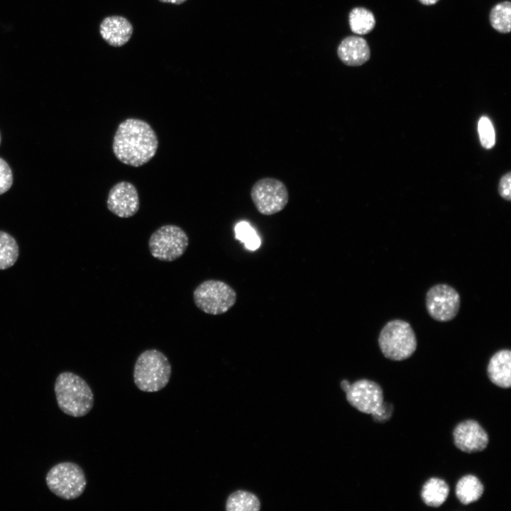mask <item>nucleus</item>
<instances>
[{
	"label": "nucleus",
	"instance_id": "1",
	"mask_svg": "<svg viewBox=\"0 0 511 511\" xmlns=\"http://www.w3.org/2000/svg\"><path fill=\"white\" fill-rule=\"evenodd\" d=\"M158 147V136L151 126L135 118L119 123L112 144L114 154L120 162L136 167L149 162Z\"/></svg>",
	"mask_w": 511,
	"mask_h": 511
},
{
	"label": "nucleus",
	"instance_id": "2",
	"mask_svg": "<svg viewBox=\"0 0 511 511\" xmlns=\"http://www.w3.org/2000/svg\"><path fill=\"white\" fill-rule=\"evenodd\" d=\"M54 391L60 410L69 416L84 417L93 407L94 394L91 388L82 378L72 372L59 374Z\"/></svg>",
	"mask_w": 511,
	"mask_h": 511
},
{
	"label": "nucleus",
	"instance_id": "3",
	"mask_svg": "<svg viewBox=\"0 0 511 511\" xmlns=\"http://www.w3.org/2000/svg\"><path fill=\"white\" fill-rule=\"evenodd\" d=\"M171 372V365L165 354L157 349H148L136 359L133 380L140 390L158 392L167 385Z\"/></svg>",
	"mask_w": 511,
	"mask_h": 511
},
{
	"label": "nucleus",
	"instance_id": "4",
	"mask_svg": "<svg viewBox=\"0 0 511 511\" xmlns=\"http://www.w3.org/2000/svg\"><path fill=\"white\" fill-rule=\"evenodd\" d=\"M378 344L385 358L397 361L410 358L417 348V339L411 325L401 319L391 320L383 326Z\"/></svg>",
	"mask_w": 511,
	"mask_h": 511
},
{
	"label": "nucleus",
	"instance_id": "5",
	"mask_svg": "<svg viewBox=\"0 0 511 511\" xmlns=\"http://www.w3.org/2000/svg\"><path fill=\"white\" fill-rule=\"evenodd\" d=\"M48 489L57 497L71 500L84 493L87 480L83 469L73 462H62L55 465L45 476Z\"/></svg>",
	"mask_w": 511,
	"mask_h": 511
},
{
	"label": "nucleus",
	"instance_id": "6",
	"mask_svg": "<svg viewBox=\"0 0 511 511\" xmlns=\"http://www.w3.org/2000/svg\"><path fill=\"white\" fill-rule=\"evenodd\" d=\"M193 300L196 307L204 313L219 315L227 312L235 304L236 292L223 281L208 280L194 289Z\"/></svg>",
	"mask_w": 511,
	"mask_h": 511
},
{
	"label": "nucleus",
	"instance_id": "7",
	"mask_svg": "<svg viewBox=\"0 0 511 511\" xmlns=\"http://www.w3.org/2000/svg\"><path fill=\"white\" fill-rule=\"evenodd\" d=\"M189 244L185 231L176 225H164L150 236L148 248L150 254L161 261H173L180 258Z\"/></svg>",
	"mask_w": 511,
	"mask_h": 511
},
{
	"label": "nucleus",
	"instance_id": "8",
	"mask_svg": "<svg viewBox=\"0 0 511 511\" xmlns=\"http://www.w3.org/2000/svg\"><path fill=\"white\" fill-rule=\"evenodd\" d=\"M251 197L260 214L270 216L281 211L286 207L289 193L281 180L273 177H264L253 184Z\"/></svg>",
	"mask_w": 511,
	"mask_h": 511
},
{
	"label": "nucleus",
	"instance_id": "9",
	"mask_svg": "<svg viewBox=\"0 0 511 511\" xmlns=\"http://www.w3.org/2000/svg\"><path fill=\"white\" fill-rule=\"evenodd\" d=\"M426 307L429 314L434 320L451 321L455 318L459 310V294L449 285H434L427 293Z\"/></svg>",
	"mask_w": 511,
	"mask_h": 511
},
{
	"label": "nucleus",
	"instance_id": "10",
	"mask_svg": "<svg viewBox=\"0 0 511 511\" xmlns=\"http://www.w3.org/2000/svg\"><path fill=\"white\" fill-rule=\"evenodd\" d=\"M346 394L351 405L368 414L373 413L383 402L381 387L375 382L366 379L353 383Z\"/></svg>",
	"mask_w": 511,
	"mask_h": 511
},
{
	"label": "nucleus",
	"instance_id": "11",
	"mask_svg": "<svg viewBox=\"0 0 511 511\" xmlns=\"http://www.w3.org/2000/svg\"><path fill=\"white\" fill-rule=\"evenodd\" d=\"M109 210L121 218H129L135 215L140 206L138 191L131 182L121 181L109 190L107 200Z\"/></svg>",
	"mask_w": 511,
	"mask_h": 511
},
{
	"label": "nucleus",
	"instance_id": "12",
	"mask_svg": "<svg viewBox=\"0 0 511 511\" xmlns=\"http://www.w3.org/2000/svg\"><path fill=\"white\" fill-rule=\"evenodd\" d=\"M455 446L466 453L483 451L488 444V435L475 420L468 419L456 425L454 432Z\"/></svg>",
	"mask_w": 511,
	"mask_h": 511
},
{
	"label": "nucleus",
	"instance_id": "13",
	"mask_svg": "<svg viewBox=\"0 0 511 511\" xmlns=\"http://www.w3.org/2000/svg\"><path fill=\"white\" fill-rule=\"evenodd\" d=\"M99 32L110 45L120 47L126 44L133 33L131 23L124 17L112 16L105 18L100 24Z\"/></svg>",
	"mask_w": 511,
	"mask_h": 511
},
{
	"label": "nucleus",
	"instance_id": "14",
	"mask_svg": "<svg viewBox=\"0 0 511 511\" xmlns=\"http://www.w3.org/2000/svg\"><path fill=\"white\" fill-rule=\"evenodd\" d=\"M337 54L344 64L348 66H360L370 59V51L364 38L351 35L341 42Z\"/></svg>",
	"mask_w": 511,
	"mask_h": 511
},
{
	"label": "nucleus",
	"instance_id": "15",
	"mask_svg": "<svg viewBox=\"0 0 511 511\" xmlns=\"http://www.w3.org/2000/svg\"><path fill=\"white\" fill-rule=\"evenodd\" d=\"M488 376L495 385L509 388L511 386V351L502 349L490 359L487 368Z\"/></svg>",
	"mask_w": 511,
	"mask_h": 511
},
{
	"label": "nucleus",
	"instance_id": "16",
	"mask_svg": "<svg viewBox=\"0 0 511 511\" xmlns=\"http://www.w3.org/2000/svg\"><path fill=\"white\" fill-rule=\"evenodd\" d=\"M449 493V485L444 480L437 478H432L422 486L421 498L427 505L437 507L446 501Z\"/></svg>",
	"mask_w": 511,
	"mask_h": 511
},
{
	"label": "nucleus",
	"instance_id": "17",
	"mask_svg": "<svg viewBox=\"0 0 511 511\" xmlns=\"http://www.w3.org/2000/svg\"><path fill=\"white\" fill-rule=\"evenodd\" d=\"M484 488L479 479L472 475L462 477L456 485V495L463 505L477 501L483 495Z\"/></svg>",
	"mask_w": 511,
	"mask_h": 511
},
{
	"label": "nucleus",
	"instance_id": "18",
	"mask_svg": "<svg viewBox=\"0 0 511 511\" xmlns=\"http://www.w3.org/2000/svg\"><path fill=\"white\" fill-rule=\"evenodd\" d=\"M260 503L253 493L238 490L232 493L226 502V511H258Z\"/></svg>",
	"mask_w": 511,
	"mask_h": 511
},
{
	"label": "nucleus",
	"instance_id": "19",
	"mask_svg": "<svg viewBox=\"0 0 511 511\" xmlns=\"http://www.w3.org/2000/svg\"><path fill=\"white\" fill-rule=\"evenodd\" d=\"M348 22L351 31L358 35L370 33L375 26L373 13L363 7L353 9L348 16Z\"/></svg>",
	"mask_w": 511,
	"mask_h": 511
},
{
	"label": "nucleus",
	"instance_id": "20",
	"mask_svg": "<svg viewBox=\"0 0 511 511\" xmlns=\"http://www.w3.org/2000/svg\"><path fill=\"white\" fill-rule=\"evenodd\" d=\"M489 20L491 26L501 33L511 30V3L505 1L495 4L490 10Z\"/></svg>",
	"mask_w": 511,
	"mask_h": 511
},
{
	"label": "nucleus",
	"instance_id": "21",
	"mask_svg": "<svg viewBox=\"0 0 511 511\" xmlns=\"http://www.w3.org/2000/svg\"><path fill=\"white\" fill-rule=\"evenodd\" d=\"M19 254V248L15 238L9 233L0 231V270L13 266Z\"/></svg>",
	"mask_w": 511,
	"mask_h": 511
},
{
	"label": "nucleus",
	"instance_id": "22",
	"mask_svg": "<svg viewBox=\"0 0 511 511\" xmlns=\"http://www.w3.org/2000/svg\"><path fill=\"white\" fill-rule=\"evenodd\" d=\"M236 238L244 243L245 247L255 251L260 246V239L256 231L246 221H241L235 226Z\"/></svg>",
	"mask_w": 511,
	"mask_h": 511
},
{
	"label": "nucleus",
	"instance_id": "23",
	"mask_svg": "<svg viewBox=\"0 0 511 511\" xmlns=\"http://www.w3.org/2000/svg\"><path fill=\"white\" fill-rule=\"evenodd\" d=\"M478 130L482 146L487 149L493 147L495 143V134L493 124L488 117L483 116L479 119Z\"/></svg>",
	"mask_w": 511,
	"mask_h": 511
},
{
	"label": "nucleus",
	"instance_id": "24",
	"mask_svg": "<svg viewBox=\"0 0 511 511\" xmlns=\"http://www.w3.org/2000/svg\"><path fill=\"white\" fill-rule=\"evenodd\" d=\"M13 184L12 171L8 163L0 158V195L7 192Z\"/></svg>",
	"mask_w": 511,
	"mask_h": 511
},
{
	"label": "nucleus",
	"instance_id": "25",
	"mask_svg": "<svg viewBox=\"0 0 511 511\" xmlns=\"http://www.w3.org/2000/svg\"><path fill=\"white\" fill-rule=\"evenodd\" d=\"M393 412V405L390 402H383L382 405L371 414L373 419L377 422H385L390 419Z\"/></svg>",
	"mask_w": 511,
	"mask_h": 511
},
{
	"label": "nucleus",
	"instance_id": "26",
	"mask_svg": "<svg viewBox=\"0 0 511 511\" xmlns=\"http://www.w3.org/2000/svg\"><path fill=\"white\" fill-rule=\"evenodd\" d=\"M499 193L500 196L510 201L511 199V174L508 172L505 174L500 180L499 183Z\"/></svg>",
	"mask_w": 511,
	"mask_h": 511
},
{
	"label": "nucleus",
	"instance_id": "27",
	"mask_svg": "<svg viewBox=\"0 0 511 511\" xmlns=\"http://www.w3.org/2000/svg\"><path fill=\"white\" fill-rule=\"evenodd\" d=\"M350 383L347 380H343L341 382V388L346 392L350 388Z\"/></svg>",
	"mask_w": 511,
	"mask_h": 511
},
{
	"label": "nucleus",
	"instance_id": "28",
	"mask_svg": "<svg viewBox=\"0 0 511 511\" xmlns=\"http://www.w3.org/2000/svg\"><path fill=\"white\" fill-rule=\"evenodd\" d=\"M421 4L426 6H431L436 4L439 0H418Z\"/></svg>",
	"mask_w": 511,
	"mask_h": 511
},
{
	"label": "nucleus",
	"instance_id": "29",
	"mask_svg": "<svg viewBox=\"0 0 511 511\" xmlns=\"http://www.w3.org/2000/svg\"><path fill=\"white\" fill-rule=\"evenodd\" d=\"M161 2L163 3H170L174 4H180L183 2H185L187 0H159Z\"/></svg>",
	"mask_w": 511,
	"mask_h": 511
},
{
	"label": "nucleus",
	"instance_id": "30",
	"mask_svg": "<svg viewBox=\"0 0 511 511\" xmlns=\"http://www.w3.org/2000/svg\"><path fill=\"white\" fill-rule=\"evenodd\" d=\"M0 143H1V135H0Z\"/></svg>",
	"mask_w": 511,
	"mask_h": 511
}]
</instances>
